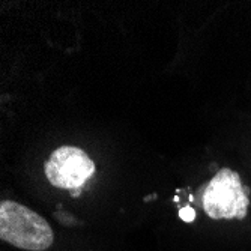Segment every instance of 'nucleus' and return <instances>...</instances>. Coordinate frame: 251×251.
<instances>
[{
    "label": "nucleus",
    "instance_id": "1",
    "mask_svg": "<svg viewBox=\"0 0 251 251\" xmlns=\"http://www.w3.org/2000/svg\"><path fill=\"white\" fill-rule=\"evenodd\" d=\"M0 238L5 242L29 251H45L54 241L50 224L32 209L20 203H0Z\"/></svg>",
    "mask_w": 251,
    "mask_h": 251
},
{
    "label": "nucleus",
    "instance_id": "2",
    "mask_svg": "<svg viewBox=\"0 0 251 251\" xmlns=\"http://www.w3.org/2000/svg\"><path fill=\"white\" fill-rule=\"evenodd\" d=\"M250 190L230 169L220 170L201 194L203 209L214 220H242L248 212Z\"/></svg>",
    "mask_w": 251,
    "mask_h": 251
},
{
    "label": "nucleus",
    "instance_id": "3",
    "mask_svg": "<svg viewBox=\"0 0 251 251\" xmlns=\"http://www.w3.org/2000/svg\"><path fill=\"white\" fill-rule=\"evenodd\" d=\"M95 173V164L80 148L62 146L45 163V176L51 185L63 190H78Z\"/></svg>",
    "mask_w": 251,
    "mask_h": 251
},
{
    "label": "nucleus",
    "instance_id": "4",
    "mask_svg": "<svg viewBox=\"0 0 251 251\" xmlns=\"http://www.w3.org/2000/svg\"><path fill=\"white\" fill-rule=\"evenodd\" d=\"M179 217L182 221H185V223H193L196 220V211L190 206H185V208H182L179 211Z\"/></svg>",
    "mask_w": 251,
    "mask_h": 251
}]
</instances>
